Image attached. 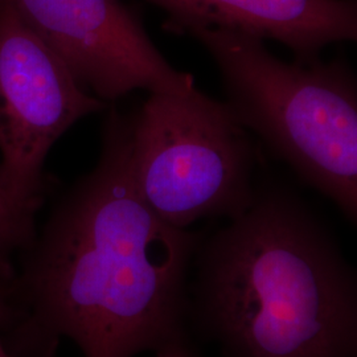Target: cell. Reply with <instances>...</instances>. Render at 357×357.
Segmentation results:
<instances>
[{
    "label": "cell",
    "instance_id": "obj_3",
    "mask_svg": "<svg viewBox=\"0 0 357 357\" xmlns=\"http://www.w3.org/2000/svg\"><path fill=\"white\" fill-rule=\"evenodd\" d=\"M222 76L230 110L307 185L357 218V81L342 59L282 61L265 40L195 29Z\"/></svg>",
    "mask_w": 357,
    "mask_h": 357
},
{
    "label": "cell",
    "instance_id": "obj_7",
    "mask_svg": "<svg viewBox=\"0 0 357 357\" xmlns=\"http://www.w3.org/2000/svg\"><path fill=\"white\" fill-rule=\"evenodd\" d=\"M167 13L176 35L225 29L274 40L298 61L319 59L332 43L356 41V0H146Z\"/></svg>",
    "mask_w": 357,
    "mask_h": 357
},
{
    "label": "cell",
    "instance_id": "obj_1",
    "mask_svg": "<svg viewBox=\"0 0 357 357\" xmlns=\"http://www.w3.org/2000/svg\"><path fill=\"white\" fill-rule=\"evenodd\" d=\"M199 238L156 216L137 187L131 116L110 110L96 167L69 188L0 282L10 357H134L188 345L187 277Z\"/></svg>",
    "mask_w": 357,
    "mask_h": 357
},
{
    "label": "cell",
    "instance_id": "obj_5",
    "mask_svg": "<svg viewBox=\"0 0 357 357\" xmlns=\"http://www.w3.org/2000/svg\"><path fill=\"white\" fill-rule=\"evenodd\" d=\"M105 103L84 89L29 28L11 0H0V183L38 209L45 159L81 118Z\"/></svg>",
    "mask_w": 357,
    "mask_h": 357
},
{
    "label": "cell",
    "instance_id": "obj_9",
    "mask_svg": "<svg viewBox=\"0 0 357 357\" xmlns=\"http://www.w3.org/2000/svg\"><path fill=\"white\" fill-rule=\"evenodd\" d=\"M158 357H193L192 356L191 349L188 345H181V347H175L171 349H167L162 354H158Z\"/></svg>",
    "mask_w": 357,
    "mask_h": 357
},
{
    "label": "cell",
    "instance_id": "obj_6",
    "mask_svg": "<svg viewBox=\"0 0 357 357\" xmlns=\"http://www.w3.org/2000/svg\"><path fill=\"white\" fill-rule=\"evenodd\" d=\"M29 28L101 101L137 89L188 94L195 77L175 69L121 0H11Z\"/></svg>",
    "mask_w": 357,
    "mask_h": 357
},
{
    "label": "cell",
    "instance_id": "obj_4",
    "mask_svg": "<svg viewBox=\"0 0 357 357\" xmlns=\"http://www.w3.org/2000/svg\"><path fill=\"white\" fill-rule=\"evenodd\" d=\"M131 163L146 204L180 229L208 217L240 216L257 195L249 131L228 103L196 88L151 94L131 115Z\"/></svg>",
    "mask_w": 357,
    "mask_h": 357
},
{
    "label": "cell",
    "instance_id": "obj_10",
    "mask_svg": "<svg viewBox=\"0 0 357 357\" xmlns=\"http://www.w3.org/2000/svg\"><path fill=\"white\" fill-rule=\"evenodd\" d=\"M0 357H10L4 343H3V337H1V307H0Z\"/></svg>",
    "mask_w": 357,
    "mask_h": 357
},
{
    "label": "cell",
    "instance_id": "obj_8",
    "mask_svg": "<svg viewBox=\"0 0 357 357\" xmlns=\"http://www.w3.org/2000/svg\"><path fill=\"white\" fill-rule=\"evenodd\" d=\"M36 212L17 202L0 183V282L10 278L17 257L32 243Z\"/></svg>",
    "mask_w": 357,
    "mask_h": 357
},
{
    "label": "cell",
    "instance_id": "obj_2",
    "mask_svg": "<svg viewBox=\"0 0 357 357\" xmlns=\"http://www.w3.org/2000/svg\"><path fill=\"white\" fill-rule=\"evenodd\" d=\"M197 262L196 311L227 357H357L355 273L293 192L257 188Z\"/></svg>",
    "mask_w": 357,
    "mask_h": 357
}]
</instances>
